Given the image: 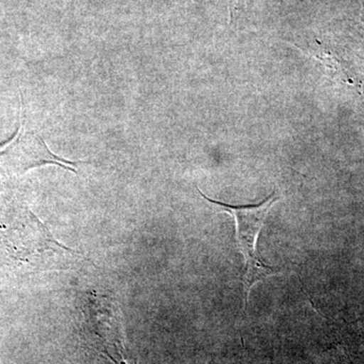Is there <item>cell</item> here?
<instances>
[{
    "instance_id": "1",
    "label": "cell",
    "mask_w": 364,
    "mask_h": 364,
    "mask_svg": "<svg viewBox=\"0 0 364 364\" xmlns=\"http://www.w3.org/2000/svg\"><path fill=\"white\" fill-rule=\"evenodd\" d=\"M198 191L203 198H205L208 202L212 203L213 205H217L221 212L231 215L236 223L237 244H238L240 252L245 260L246 272L242 279L244 291V310H245L247 306L249 294H250L254 284L273 277V275L280 274V272H275L272 267L265 264L256 251V243H257V238L261 229H262L265 218L269 213L270 208L274 203H277L279 198L277 193H272L258 205H231L208 198L200 189Z\"/></svg>"
},
{
    "instance_id": "2",
    "label": "cell",
    "mask_w": 364,
    "mask_h": 364,
    "mask_svg": "<svg viewBox=\"0 0 364 364\" xmlns=\"http://www.w3.org/2000/svg\"><path fill=\"white\" fill-rule=\"evenodd\" d=\"M47 164L59 165L76 172V163L53 154L42 136L28 128L23 119L13 138L0 144V184L23 176L28 170Z\"/></svg>"
},
{
    "instance_id": "3",
    "label": "cell",
    "mask_w": 364,
    "mask_h": 364,
    "mask_svg": "<svg viewBox=\"0 0 364 364\" xmlns=\"http://www.w3.org/2000/svg\"><path fill=\"white\" fill-rule=\"evenodd\" d=\"M85 329L95 345L116 364H128L119 316L114 303L95 296L85 306Z\"/></svg>"
}]
</instances>
